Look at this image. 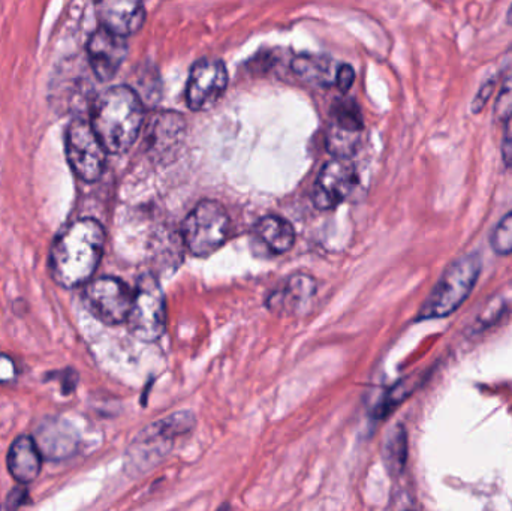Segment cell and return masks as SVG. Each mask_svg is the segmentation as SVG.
<instances>
[{
	"label": "cell",
	"mask_w": 512,
	"mask_h": 511,
	"mask_svg": "<svg viewBox=\"0 0 512 511\" xmlns=\"http://www.w3.org/2000/svg\"><path fill=\"white\" fill-rule=\"evenodd\" d=\"M105 230L96 219L83 218L69 224L57 236L50 251V275L62 288L87 284L104 255Z\"/></svg>",
	"instance_id": "6da1fadb"
},
{
	"label": "cell",
	"mask_w": 512,
	"mask_h": 511,
	"mask_svg": "<svg viewBox=\"0 0 512 511\" xmlns=\"http://www.w3.org/2000/svg\"><path fill=\"white\" fill-rule=\"evenodd\" d=\"M144 104L129 86L104 90L93 102L92 123L96 135L108 153H125L131 149L144 125Z\"/></svg>",
	"instance_id": "7a4b0ae2"
},
{
	"label": "cell",
	"mask_w": 512,
	"mask_h": 511,
	"mask_svg": "<svg viewBox=\"0 0 512 511\" xmlns=\"http://www.w3.org/2000/svg\"><path fill=\"white\" fill-rule=\"evenodd\" d=\"M481 257L475 252L454 261L424 302L418 320H436L456 312L471 296L481 273Z\"/></svg>",
	"instance_id": "3957f363"
},
{
	"label": "cell",
	"mask_w": 512,
	"mask_h": 511,
	"mask_svg": "<svg viewBox=\"0 0 512 511\" xmlns=\"http://www.w3.org/2000/svg\"><path fill=\"white\" fill-rule=\"evenodd\" d=\"M230 228V216L221 203L201 201L183 222L186 248L195 257H209L227 243Z\"/></svg>",
	"instance_id": "277c9868"
},
{
	"label": "cell",
	"mask_w": 512,
	"mask_h": 511,
	"mask_svg": "<svg viewBox=\"0 0 512 511\" xmlns=\"http://www.w3.org/2000/svg\"><path fill=\"white\" fill-rule=\"evenodd\" d=\"M126 323L129 332L143 342H155L164 335L167 326L165 296L161 284L152 273H146L138 279Z\"/></svg>",
	"instance_id": "5b68a950"
},
{
	"label": "cell",
	"mask_w": 512,
	"mask_h": 511,
	"mask_svg": "<svg viewBox=\"0 0 512 511\" xmlns=\"http://www.w3.org/2000/svg\"><path fill=\"white\" fill-rule=\"evenodd\" d=\"M194 423L191 413H177L147 426L129 449V465L137 471L150 470L170 452L177 437L191 431Z\"/></svg>",
	"instance_id": "8992f818"
},
{
	"label": "cell",
	"mask_w": 512,
	"mask_h": 511,
	"mask_svg": "<svg viewBox=\"0 0 512 511\" xmlns=\"http://www.w3.org/2000/svg\"><path fill=\"white\" fill-rule=\"evenodd\" d=\"M107 153L92 123L83 117L72 120L66 132V156L77 177L87 183L98 182L104 174Z\"/></svg>",
	"instance_id": "52a82bcc"
},
{
	"label": "cell",
	"mask_w": 512,
	"mask_h": 511,
	"mask_svg": "<svg viewBox=\"0 0 512 511\" xmlns=\"http://www.w3.org/2000/svg\"><path fill=\"white\" fill-rule=\"evenodd\" d=\"M132 302L134 293L131 288L122 279L113 276H102L90 281L84 290L86 308L92 312L93 317L108 326L125 323L131 312Z\"/></svg>",
	"instance_id": "ba28073f"
},
{
	"label": "cell",
	"mask_w": 512,
	"mask_h": 511,
	"mask_svg": "<svg viewBox=\"0 0 512 511\" xmlns=\"http://www.w3.org/2000/svg\"><path fill=\"white\" fill-rule=\"evenodd\" d=\"M228 87L227 66L219 59H200L189 72L186 102L192 111L215 107Z\"/></svg>",
	"instance_id": "9c48e42d"
},
{
	"label": "cell",
	"mask_w": 512,
	"mask_h": 511,
	"mask_svg": "<svg viewBox=\"0 0 512 511\" xmlns=\"http://www.w3.org/2000/svg\"><path fill=\"white\" fill-rule=\"evenodd\" d=\"M126 36L99 26L87 42V57L93 74L102 83L113 80L128 57Z\"/></svg>",
	"instance_id": "30bf717a"
},
{
	"label": "cell",
	"mask_w": 512,
	"mask_h": 511,
	"mask_svg": "<svg viewBox=\"0 0 512 511\" xmlns=\"http://www.w3.org/2000/svg\"><path fill=\"white\" fill-rule=\"evenodd\" d=\"M357 183L351 159L334 158L322 167L313 188V203L318 209L331 210L342 204Z\"/></svg>",
	"instance_id": "8fae6325"
},
{
	"label": "cell",
	"mask_w": 512,
	"mask_h": 511,
	"mask_svg": "<svg viewBox=\"0 0 512 511\" xmlns=\"http://www.w3.org/2000/svg\"><path fill=\"white\" fill-rule=\"evenodd\" d=\"M36 446L42 458L51 462L65 461L71 458L78 450L80 438L75 429L66 420L51 417L45 419L36 429Z\"/></svg>",
	"instance_id": "7c38bea8"
},
{
	"label": "cell",
	"mask_w": 512,
	"mask_h": 511,
	"mask_svg": "<svg viewBox=\"0 0 512 511\" xmlns=\"http://www.w3.org/2000/svg\"><path fill=\"white\" fill-rule=\"evenodd\" d=\"M99 23L119 35H134L146 21L144 0H95Z\"/></svg>",
	"instance_id": "4fadbf2b"
},
{
	"label": "cell",
	"mask_w": 512,
	"mask_h": 511,
	"mask_svg": "<svg viewBox=\"0 0 512 511\" xmlns=\"http://www.w3.org/2000/svg\"><path fill=\"white\" fill-rule=\"evenodd\" d=\"M42 459L44 458L33 438L18 437L8 453L9 473L21 485L32 483L41 473Z\"/></svg>",
	"instance_id": "5bb4252c"
},
{
	"label": "cell",
	"mask_w": 512,
	"mask_h": 511,
	"mask_svg": "<svg viewBox=\"0 0 512 511\" xmlns=\"http://www.w3.org/2000/svg\"><path fill=\"white\" fill-rule=\"evenodd\" d=\"M315 293V281L310 276L297 273L288 279L282 290L271 296L270 308L277 311H295L304 308Z\"/></svg>",
	"instance_id": "9a60e30c"
},
{
	"label": "cell",
	"mask_w": 512,
	"mask_h": 511,
	"mask_svg": "<svg viewBox=\"0 0 512 511\" xmlns=\"http://www.w3.org/2000/svg\"><path fill=\"white\" fill-rule=\"evenodd\" d=\"M256 234L273 254H285L295 243V230L280 216H264L256 224Z\"/></svg>",
	"instance_id": "2e32d148"
},
{
	"label": "cell",
	"mask_w": 512,
	"mask_h": 511,
	"mask_svg": "<svg viewBox=\"0 0 512 511\" xmlns=\"http://www.w3.org/2000/svg\"><path fill=\"white\" fill-rule=\"evenodd\" d=\"M185 132V122L177 113H158L150 120V129L147 131V140L153 141V147L161 152L170 150L173 144L179 143Z\"/></svg>",
	"instance_id": "e0dca14e"
},
{
	"label": "cell",
	"mask_w": 512,
	"mask_h": 511,
	"mask_svg": "<svg viewBox=\"0 0 512 511\" xmlns=\"http://www.w3.org/2000/svg\"><path fill=\"white\" fill-rule=\"evenodd\" d=\"M292 71L307 83L330 86L336 81L333 63L328 57L301 54L292 60Z\"/></svg>",
	"instance_id": "ac0fdd59"
},
{
	"label": "cell",
	"mask_w": 512,
	"mask_h": 511,
	"mask_svg": "<svg viewBox=\"0 0 512 511\" xmlns=\"http://www.w3.org/2000/svg\"><path fill=\"white\" fill-rule=\"evenodd\" d=\"M512 117V48L502 57L501 90L495 102V120L504 125Z\"/></svg>",
	"instance_id": "d6986e66"
},
{
	"label": "cell",
	"mask_w": 512,
	"mask_h": 511,
	"mask_svg": "<svg viewBox=\"0 0 512 511\" xmlns=\"http://www.w3.org/2000/svg\"><path fill=\"white\" fill-rule=\"evenodd\" d=\"M361 132L348 131L331 123L327 131V149L334 158L351 159L360 144Z\"/></svg>",
	"instance_id": "ffe728a7"
},
{
	"label": "cell",
	"mask_w": 512,
	"mask_h": 511,
	"mask_svg": "<svg viewBox=\"0 0 512 511\" xmlns=\"http://www.w3.org/2000/svg\"><path fill=\"white\" fill-rule=\"evenodd\" d=\"M331 123L348 131H363L364 120L357 102L351 98L337 99L331 107Z\"/></svg>",
	"instance_id": "44dd1931"
},
{
	"label": "cell",
	"mask_w": 512,
	"mask_h": 511,
	"mask_svg": "<svg viewBox=\"0 0 512 511\" xmlns=\"http://www.w3.org/2000/svg\"><path fill=\"white\" fill-rule=\"evenodd\" d=\"M385 462L394 473L402 470L408 456V441L402 426H397L387 437L384 447Z\"/></svg>",
	"instance_id": "7402d4cb"
},
{
	"label": "cell",
	"mask_w": 512,
	"mask_h": 511,
	"mask_svg": "<svg viewBox=\"0 0 512 511\" xmlns=\"http://www.w3.org/2000/svg\"><path fill=\"white\" fill-rule=\"evenodd\" d=\"M490 245L498 255L512 254V210L499 221L490 236Z\"/></svg>",
	"instance_id": "603a6c76"
},
{
	"label": "cell",
	"mask_w": 512,
	"mask_h": 511,
	"mask_svg": "<svg viewBox=\"0 0 512 511\" xmlns=\"http://www.w3.org/2000/svg\"><path fill=\"white\" fill-rule=\"evenodd\" d=\"M496 84H498V78L489 77L480 89H478L477 95H475L474 101L471 104L472 113L478 114L486 108L487 102L492 98L493 92H495Z\"/></svg>",
	"instance_id": "cb8c5ba5"
},
{
	"label": "cell",
	"mask_w": 512,
	"mask_h": 511,
	"mask_svg": "<svg viewBox=\"0 0 512 511\" xmlns=\"http://www.w3.org/2000/svg\"><path fill=\"white\" fill-rule=\"evenodd\" d=\"M354 80V69H352L351 66L346 65V63L340 65L336 72V81H334L336 86L339 87L340 92L348 93L349 89L352 87V84H354Z\"/></svg>",
	"instance_id": "d4e9b609"
},
{
	"label": "cell",
	"mask_w": 512,
	"mask_h": 511,
	"mask_svg": "<svg viewBox=\"0 0 512 511\" xmlns=\"http://www.w3.org/2000/svg\"><path fill=\"white\" fill-rule=\"evenodd\" d=\"M504 138H502V161L512 168V117L504 123Z\"/></svg>",
	"instance_id": "484cf974"
},
{
	"label": "cell",
	"mask_w": 512,
	"mask_h": 511,
	"mask_svg": "<svg viewBox=\"0 0 512 511\" xmlns=\"http://www.w3.org/2000/svg\"><path fill=\"white\" fill-rule=\"evenodd\" d=\"M17 377V366L6 354H0V384L11 383Z\"/></svg>",
	"instance_id": "4316f807"
},
{
	"label": "cell",
	"mask_w": 512,
	"mask_h": 511,
	"mask_svg": "<svg viewBox=\"0 0 512 511\" xmlns=\"http://www.w3.org/2000/svg\"><path fill=\"white\" fill-rule=\"evenodd\" d=\"M27 498V492L24 489H15L9 494L8 500H6L5 509H18L23 506L24 500Z\"/></svg>",
	"instance_id": "83f0119b"
},
{
	"label": "cell",
	"mask_w": 512,
	"mask_h": 511,
	"mask_svg": "<svg viewBox=\"0 0 512 511\" xmlns=\"http://www.w3.org/2000/svg\"><path fill=\"white\" fill-rule=\"evenodd\" d=\"M507 23L510 24L512 27V5L510 6V9H508L507 12Z\"/></svg>",
	"instance_id": "f1b7e54d"
}]
</instances>
